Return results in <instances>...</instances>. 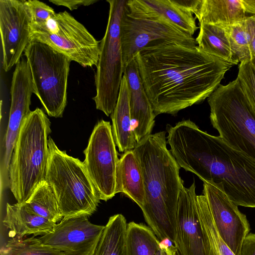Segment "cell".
Instances as JSON below:
<instances>
[{
  "label": "cell",
  "instance_id": "obj_15",
  "mask_svg": "<svg viewBox=\"0 0 255 255\" xmlns=\"http://www.w3.org/2000/svg\"><path fill=\"white\" fill-rule=\"evenodd\" d=\"M88 217H63L52 232L38 238L65 255H94L105 226L91 223Z\"/></svg>",
  "mask_w": 255,
  "mask_h": 255
},
{
  "label": "cell",
  "instance_id": "obj_36",
  "mask_svg": "<svg viewBox=\"0 0 255 255\" xmlns=\"http://www.w3.org/2000/svg\"><path fill=\"white\" fill-rule=\"evenodd\" d=\"M241 1L245 12L255 16V0H241Z\"/></svg>",
  "mask_w": 255,
  "mask_h": 255
},
{
  "label": "cell",
  "instance_id": "obj_19",
  "mask_svg": "<svg viewBox=\"0 0 255 255\" xmlns=\"http://www.w3.org/2000/svg\"><path fill=\"white\" fill-rule=\"evenodd\" d=\"M2 222L10 233L19 238L30 235H45L52 232L56 224L17 203L6 204V213Z\"/></svg>",
  "mask_w": 255,
  "mask_h": 255
},
{
  "label": "cell",
  "instance_id": "obj_28",
  "mask_svg": "<svg viewBox=\"0 0 255 255\" xmlns=\"http://www.w3.org/2000/svg\"><path fill=\"white\" fill-rule=\"evenodd\" d=\"M0 255H65L58 250L42 245L38 238H13L1 248Z\"/></svg>",
  "mask_w": 255,
  "mask_h": 255
},
{
  "label": "cell",
  "instance_id": "obj_14",
  "mask_svg": "<svg viewBox=\"0 0 255 255\" xmlns=\"http://www.w3.org/2000/svg\"><path fill=\"white\" fill-rule=\"evenodd\" d=\"M203 194L220 237L235 255H240L243 242L251 230L246 216L229 199L221 183L203 182Z\"/></svg>",
  "mask_w": 255,
  "mask_h": 255
},
{
  "label": "cell",
  "instance_id": "obj_13",
  "mask_svg": "<svg viewBox=\"0 0 255 255\" xmlns=\"http://www.w3.org/2000/svg\"><path fill=\"white\" fill-rule=\"evenodd\" d=\"M32 23L25 0H0L2 67L8 72L20 60L30 42Z\"/></svg>",
  "mask_w": 255,
  "mask_h": 255
},
{
  "label": "cell",
  "instance_id": "obj_2",
  "mask_svg": "<svg viewBox=\"0 0 255 255\" xmlns=\"http://www.w3.org/2000/svg\"><path fill=\"white\" fill-rule=\"evenodd\" d=\"M166 129L170 151L180 167L203 182L221 183L237 206L255 208V161L190 120Z\"/></svg>",
  "mask_w": 255,
  "mask_h": 255
},
{
  "label": "cell",
  "instance_id": "obj_16",
  "mask_svg": "<svg viewBox=\"0 0 255 255\" xmlns=\"http://www.w3.org/2000/svg\"><path fill=\"white\" fill-rule=\"evenodd\" d=\"M194 182L180 192L176 214V255H212L208 237L201 223Z\"/></svg>",
  "mask_w": 255,
  "mask_h": 255
},
{
  "label": "cell",
  "instance_id": "obj_32",
  "mask_svg": "<svg viewBox=\"0 0 255 255\" xmlns=\"http://www.w3.org/2000/svg\"><path fill=\"white\" fill-rule=\"evenodd\" d=\"M249 38L251 54V62L255 68V16H248L244 20Z\"/></svg>",
  "mask_w": 255,
  "mask_h": 255
},
{
  "label": "cell",
  "instance_id": "obj_17",
  "mask_svg": "<svg viewBox=\"0 0 255 255\" xmlns=\"http://www.w3.org/2000/svg\"><path fill=\"white\" fill-rule=\"evenodd\" d=\"M124 75L128 84L132 129L137 143L151 134L156 116L146 93L134 57L125 66Z\"/></svg>",
  "mask_w": 255,
  "mask_h": 255
},
{
  "label": "cell",
  "instance_id": "obj_7",
  "mask_svg": "<svg viewBox=\"0 0 255 255\" xmlns=\"http://www.w3.org/2000/svg\"><path fill=\"white\" fill-rule=\"evenodd\" d=\"M24 55L31 72L33 93L49 116L62 117L67 103L71 60L36 41L29 43Z\"/></svg>",
  "mask_w": 255,
  "mask_h": 255
},
{
  "label": "cell",
  "instance_id": "obj_3",
  "mask_svg": "<svg viewBox=\"0 0 255 255\" xmlns=\"http://www.w3.org/2000/svg\"><path fill=\"white\" fill-rule=\"evenodd\" d=\"M165 131L150 134L132 149L142 173L145 221L160 242L175 239L176 214L183 181L180 167L166 146Z\"/></svg>",
  "mask_w": 255,
  "mask_h": 255
},
{
  "label": "cell",
  "instance_id": "obj_29",
  "mask_svg": "<svg viewBox=\"0 0 255 255\" xmlns=\"http://www.w3.org/2000/svg\"><path fill=\"white\" fill-rule=\"evenodd\" d=\"M228 28L231 48L235 60L238 63L251 61L249 40L244 21L228 26Z\"/></svg>",
  "mask_w": 255,
  "mask_h": 255
},
{
  "label": "cell",
  "instance_id": "obj_34",
  "mask_svg": "<svg viewBox=\"0 0 255 255\" xmlns=\"http://www.w3.org/2000/svg\"><path fill=\"white\" fill-rule=\"evenodd\" d=\"M240 255H255V234L249 233L244 239Z\"/></svg>",
  "mask_w": 255,
  "mask_h": 255
},
{
  "label": "cell",
  "instance_id": "obj_21",
  "mask_svg": "<svg viewBox=\"0 0 255 255\" xmlns=\"http://www.w3.org/2000/svg\"><path fill=\"white\" fill-rule=\"evenodd\" d=\"M111 117L112 133L119 151L126 152L132 150L137 142L132 129L128 84L124 75L121 82L118 101Z\"/></svg>",
  "mask_w": 255,
  "mask_h": 255
},
{
  "label": "cell",
  "instance_id": "obj_9",
  "mask_svg": "<svg viewBox=\"0 0 255 255\" xmlns=\"http://www.w3.org/2000/svg\"><path fill=\"white\" fill-rule=\"evenodd\" d=\"M30 36V41L45 43L83 67L97 65L101 41L66 10L45 24H31Z\"/></svg>",
  "mask_w": 255,
  "mask_h": 255
},
{
  "label": "cell",
  "instance_id": "obj_4",
  "mask_svg": "<svg viewBox=\"0 0 255 255\" xmlns=\"http://www.w3.org/2000/svg\"><path fill=\"white\" fill-rule=\"evenodd\" d=\"M50 125L47 115L37 108L30 112L21 126L9 168V188L20 205L24 204L45 180Z\"/></svg>",
  "mask_w": 255,
  "mask_h": 255
},
{
  "label": "cell",
  "instance_id": "obj_1",
  "mask_svg": "<svg viewBox=\"0 0 255 255\" xmlns=\"http://www.w3.org/2000/svg\"><path fill=\"white\" fill-rule=\"evenodd\" d=\"M134 57L155 116L175 115L202 102L233 65L197 45L168 42L142 49Z\"/></svg>",
  "mask_w": 255,
  "mask_h": 255
},
{
  "label": "cell",
  "instance_id": "obj_35",
  "mask_svg": "<svg viewBox=\"0 0 255 255\" xmlns=\"http://www.w3.org/2000/svg\"><path fill=\"white\" fill-rule=\"evenodd\" d=\"M167 239L160 241L155 255H176V248Z\"/></svg>",
  "mask_w": 255,
  "mask_h": 255
},
{
  "label": "cell",
  "instance_id": "obj_20",
  "mask_svg": "<svg viewBox=\"0 0 255 255\" xmlns=\"http://www.w3.org/2000/svg\"><path fill=\"white\" fill-rule=\"evenodd\" d=\"M123 193L141 208L144 201V186L139 163L133 150L119 159L116 172V194Z\"/></svg>",
  "mask_w": 255,
  "mask_h": 255
},
{
  "label": "cell",
  "instance_id": "obj_11",
  "mask_svg": "<svg viewBox=\"0 0 255 255\" xmlns=\"http://www.w3.org/2000/svg\"><path fill=\"white\" fill-rule=\"evenodd\" d=\"M112 126L101 120L94 127L87 147L83 163L100 200L105 201L116 194V172L119 158Z\"/></svg>",
  "mask_w": 255,
  "mask_h": 255
},
{
  "label": "cell",
  "instance_id": "obj_26",
  "mask_svg": "<svg viewBox=\"0 0 255 255\" xmlns=\"http://www.w3.org/2000/svg\"><path fill=\"white\" fill-rule=\"evenodd\" d=\"M159 244L150 227L134 222L127 225V255H155Z\"/></svg>",
  "mask_w": 255,
  "mask_h": 255
},
{
  "label": "cell",
  "instance_id": "obj_27",
  "mask_svg": "<svg viewBox=\"0 0 255 255\" xmlns=\"http://www.w3.org/2000/svg\"><path fill=\"white\" fill-rule=\"evenodd\" d=\"M197 206L202 227L207 235L212 255H235L220 237L214 225L207 199L197 195Z\"/></svg>",
  "mask_w": 255,
  "mask_h": 255
},
{
  "label": "cell",
  "instance_id": "obj_24",
  "mask_svg": "<svg viewBox=\"0 0 255 255\" xmlns=\"http://www.w3.org/2000/svg\"><path fill=\"white\" fill-rule=\"evenodd\" d=\"M127 225L123 215L111 216L105 226L94 255H127Z\"/></svg>",
  "mask_w": 255,
  "mask_h": 255
},
{
  "label": "cell",
  "instance_id": "obj_22",
  "mask_svg": "<svg viewBox=\"0 0 255 255\" xmlns=\"http://www.w3.org/2000/svg\"><path fill=\"white\" fill-rule=\"evenodd\" d=\"M199 23L229 26L247 17L241 0H200L194 12Z\"/></svg>",
  "mask_w": 255,
  "mask_h": 255
},
{
  "label": "cell",
  "instance_id": "obj_25",
  "mask_svg": "<svg viewBox=\"0 0 255 255\" xmlns=\"http://www.w3.org/2000/svg\"><path fill=\"white\" fill-rule=\"evenodd\" d=\"M23 205L30 211L55 223L63 218L53 190L45 180L39 183Z\"/></svg>",
  "mask_w": 255,
  "mask_h": 255
},
{
  "label": "cell",
  "instance_id": "obj_23",
  "mask_svg": "<svg viewBox=\"0 0 255 255\" xmlns=\"http://www.w3.org/2000/svg\"><path fill=\"white\" fill-rule=\"evenodd\" d=\"M199 32L195 38L198 46L207 54L234 65L228 26L199 23Z\"/></svg>",
  "mask_w": 255,
  "mask_h": 255
},
{
  "label": "cell",
  "instance_id": "obj_31",
  "mask_svg": "<svg viewBox=\"0 0 255 255\" xmlns=\"http://www.w3.org/2000/svg\"><path fill=\"white\" fill-rule=\"evenodd\" d=\"M26 2L30 11L32 24H45L56 13L53 8L41 1L27 0Z\"/></svg>",
  "mask_w": 255,
  "mask_h": 255
},
{
  "label": "cell",
  "instance_id": "obj_12",
  "mask_svg": "<svg viewBox=\"0 0 255 255\" xmlns=\"http://www.w3.org/2000/svg\"><path fill=\"white\" fill-rule=\"evenodd\" d=\"M33 93L30 68L26 58L21 57L13 72L10 94L9 119L3 140L1 142L0 160V191L9 187V168L13 149L21 126L29 114Z\"/></svg>",
  "mask_w": 255,
  "mask_h": 255
},
{
  "label": "cell",
  "instance_id": "obj_6",
  "mask_svg": "<svg viewBox=\"0 0 255 255\" xmlns=\"http://www.w3.org/2000/svg\"><path fill=\"white\" fill-rule=\"evenodd\" d=\"M210 119L230 147L255 161V113L236 78L220 84L208 98Z\"/></svg>",
  "mask_w": 255,
  "mask_h": 255
},
{
  "label": "cell",
  "instance_id": "obj_33",
  "mask_svg": "<svg viewBox=\"0 0 255 255\" xmlns=\"http://www.w3.org/2000/svg\"><path fill=\"white\" fill-rule=\"evenodd\" d=\"M49 2L57 5L65 6L70 10L77 9L81 6H88L98 0H49Z\"/></svg>",
  "mask_w": 255,
  "mask_h": 255
},
{
  "label": "cell",
  "instance_id": "obj_30",
  "mask_svg": "<svg viewBox=\"0 0 255 255\" xmlns=\"http://www.w3.org/2000/svg\"><path fill=\"white\" fill-rule=\"evenodd\" d=\"M237 79L255 113V68L251 61L240 63Z\"/></svg>",
  "mask_w": 255,
  "mask_h": 255
},
{
  "label": "cell",
  "instance_id": "obj_18",
  "mask_svg": "<svg viewBox=\"0 0 255 255\" xmlns=\"http://www.w3.org/2000/svg\"><path fill=\"white\" fill-rule=\"evenodd\" d=\"M125 12L135 18L162 17L192 36L199 28L193 14L174 0H127Z\"/></svg>",
  "mask_w": 255,
  "mask_h": 255
},
{
  "label": "cell",
  "instance_id": "obj_10",
  "mask_svg": "<svg viewBox=\"0 0 255 255\" xmlns=\"http://www.w3.org/2000/svg\"><path fill=\"white\" fill-rule=\"evenodd\" d=\"M124 68L139 51L164 42L196 46L189 33L162 17L135 18L124 12L121 22Z\"/></svg>",
  "mask_w": 255,
  "mask_h": 255
},
{
  "label": "cell",
  "instance_id": "obj_5",
  "mask_svg": "<svg viewBox=\"0 0 255 255\" xmlns=\"http://www.w3.org/2000/svg\"><path fill=\"white\" fill-rule=\"evenodd\" d=\"M48 148L45 180L53 190L63 217L91 216L101 200L83 162L59 149L50 136Z\"/></svg>",
  "mask_w": 255,
  "mask_h": 255
},
{
  "label": "cell",
  "instance_id": "obj_8",
  "mask_svg": "<svg viewBox=\"0 0 255 255\" xmlns=\"http://www.w3.org/2000/svg\"><path fill=\"white\" fill-rule=\"evenodd\" d=\"M110 6L105 35L100 42V52L95 75L96 94L93 98L97 110L107 116L116 105L124 75L121 41V22L127 0H107Z\"/></svg>",
  "mask_w": 255,
  "mask_h": 255
}]
</instances>
